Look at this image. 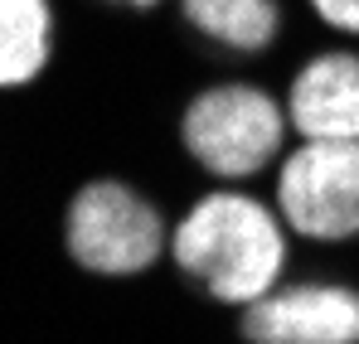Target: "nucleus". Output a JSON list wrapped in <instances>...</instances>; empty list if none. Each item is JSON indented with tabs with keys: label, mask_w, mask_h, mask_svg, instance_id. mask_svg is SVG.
Instances as JSON below:
<instances>
[{
	"label": "nucleus",
	"mask_w": 359,
	"mask_h": 344,
	"mask_svg": "<svg viewBox=\"0 0 359 344\" xmlns=\"http://www.w3.org/2000/svg\"><path fill=\"white\" fill-rule=\"evenodd\" d=\"M170 5H175L180 29L219 58L252 63V58L277 54V44L287 39L282 0H170Z\"/></svg>",
	"instance_id": "nucleus-7"
},
{
	"label": "nucleus",
	"mask_w": 359,
	"mask_h": 344,
	"mask_svg": "<svg viewBox=\"0 0 359 344\" xmlns=\"http://www.w3.org/2000/svg\"><path fill=\"white\" fill-rule=\"evenodd\" d=\"M170 223L175 219L161 209V199H151L131 179L93 174L63 204L59 242L78 272L97 282H131L170 257Z\"/></svg>",
	"instance_id": "nucleus-3"
},
{
	"label": "nucleus",
	"mask_w": 359,
	"mask_h": 344,
	"mask_svg": "<svg viewBox=\"0 0 359 344\" xmlns=\"http://www.w3.org/2000/svg\"><path fill=\"white\" fill-rule=\"evenodd\" d=\"M282 102L297 141H359V49L330 44L287 73Z\"/></svg>",
	"instance_id": "nucleus-6"
},
{
	"label": "nucleus",
	"mask_w": 359,
	"mask_h": 344,
	"mask_svg": "<svg viewBox=\"0 0 359 344\" xmlns=\"http://www.w3.org/2000/svg\"><path fill=\"white\" fill-rule=\"evenodd\" d=\"M243 344H359V287L292 277L238 310Z\"/></svg>",
	"instance_id": "nucleus-5"
},
{
	"label": "nucleus",
	"mask_w": 359,
	"mask_h": 344,
	"mask_svg": "<svg viewBox=\"0 0 359 344\" xmlns=\"http://www.w3.org/2000/svg\"><path fill=\"white\" fill-rule=\"evenodd\" d=\"M97 5L121 10V15H151V10H161V5H170V0H97Z\"/></svg>",
	"instance_id": "nucleus-10"
},
{
	"label": "nucleus",
	"mask_w": 359,
	"mask_h": 344,
	"mask_svg": "<svg viewBox=\"0 0 359 344\" xmlns=\"http://www.w3.org/2000/svg\"><path fill=\"white\" fill-rule=\"evenodd\" d=\"M311 20L335 34V39H359V0H301Z\"/></svg>",
	"instance_id": "nucleus-9"
},
{
	"label": "nucleus",
	"mask_w": 359,
	"mask_h": 344,
	"mask_svg": "<svg viewBox=\"0 0 359 344\" xmlns=\"http://www.w3.org/2000/svg\"><path fill=\"white\" fill-rule=\"evenodd\" d=\"M272 204L292 238L359 242V141H297L272 170Z\"/></svg>",
	"instance_id": "nucleus-4"
},
{
	"label": "nucleus",
	"mask_w": 359,
	"mask_h": 344,
	"mask_svg": "<svg viewBox=\"0 0 359 344\" xmlns=\"http://www.w3.org/2000/svg\"><path fill=\"white\" fill-rule=\"evenodd\" d=\"M165 262L209 305L243 310L287 282L292 228L282 223L272 199H257L243 184H214L175 214Z\"/></svg>",
	"instance_id": "nucleus-1"
},
{
	"label": "nucleus",
	"mask_w": 359,
	"mask_h": 344,
	"mask_svg": "<svg viewBox=\"0 0 359 344\" xmlns=\"http://www.w3.org/2000/svg\"><path fill=\"white\" fill-rule=\"evenodd\" d=\"M292 116L282 92L252 78H214L184 97L175 116L180 156L214 184H248L287 156Z\"/></svg>",
	"instance_id": "nucleus-2"
},
{
	"label": "nucleus",
	"mask_w": 359,
	"mask_h": 344,
	"mask_svg": "<svg viewBox=\"0 0 359 344\" xmlns=\"http://www.w3.org/2000/svg\"><path fill=\"white\" fill-rule=\"evenodd\" d=\"M59 54V5L54 0H0V88H34Z\"/></svg>",
	"instance_id": "nucleus-8"
}]
</instances>
